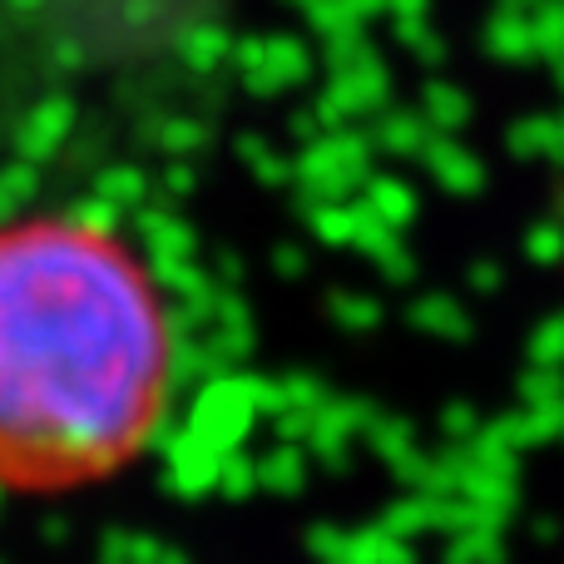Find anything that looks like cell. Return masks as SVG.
<instances>
[{
	"instance_id": "6da1fadb",
	"label": "cell",
	"mask_w": 564,
	"mask_h": 564,
	"mask_svg": "<svg viewBox=\"0 0 564 564\" xmlns=\"http://www.w3.org/2000/svg\"><path fill=\"white\" fill-rule=\"evenodd\" d=\"M174 312L124 228L75 208L0 218V496L124 476L169 416Z\"/></svg>"
}]
</instances>
